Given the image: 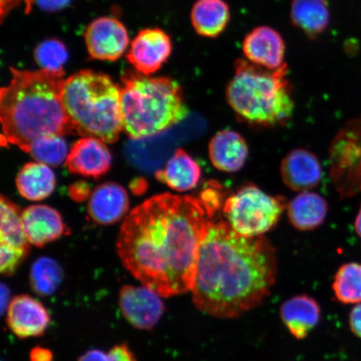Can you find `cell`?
Wrapping results in <instances>:
<instances>
[{
  "label": "cell",
  "instance_id": "obj_34",
  "mask_svg": "<svg viewBox=\"0 0 361 361\" xmlns=\"http://www.w3.org/2000/svg\"><path fill=\"white\" fill-rule=\"evenodd\" d=\"M30 361H53V354L51 350L44 347H35L30 351Z\"/></svg>",
  "mask_w": 361,
  "mask_h": 361
},
{
  "label": "cell",
  "instance_id": "obj_11",
  "mask_svg": "<svg viewBox=\"0 0 361 361\" xmlns=\"http://www.w3.org/2000/svg\"><path fill=\"white\" fill-rule=\"evenodd\" d=\"M159 296L147 286H126L120 291L121 312L135 328L150 331L164 312L165 306Z\"/></svg>",
  "mask_w": 361,
  "mask_h": 361
},
{
  "label": "cell",
  "instance_id": "obj_26",
  "mask_svg": "<svg viewBox=\"0 0 361 361\" xmlns=\"http://www.w3.org/2000/svg\"><path fill=\"white\" fill-rule=\"evenodd\" d=\"M332 288L336 299L341 303H361V264H343L334 278Z\"/></svg>",
  "mask_w": 361,
  "mask_h": 361
},
{
  "label": "cell",
  "instance_id": "obj_4",
  "mask_svg": "<svg viewBox=\"0 0 361 361\" xmlns=\"http://www.w3.org/2000/svg\"><path fill=\"white\" fill-rule=\"evenodd\" d=\"M288 74L287 64L271 71L238 59L226 90L228 105L247 124L263 128L286 124L295 110Z\"/></svg>",
  "mask_w": 361,
  "mask_h": 361
},
{
  "label": "cell",
  "instance_id": "obj_21",
  "mask_svg": "<svg viewBox=\"0 0 361 361\" xmlns=\"http://www.w3.org/2000/svg\"><path fill=\"white\" fill-rule=\"evenodd\" d=\"M291 224L300 231H310L319 227L326 220L329 206L322 196L312 192H302L287 205Z\"/></svg>",
  "mask_w": 361,
  "mask_h": 361
},
{
  "label": "cell",
  "instance_id": "obj_33",
  "mask_svg": "<svg viewBox=\"0 0 361 361\" xmlns=\"http://www.w3.org/2000/svg\"><path fill=\"white\" fill-rule=\"evenodd\" d=\"M71 0H35L38 6L45 11L52 12L62 10Z\"/></svg>",
  "mask_w": 361,
  "mask_h": 361
},
{
  "label": "cell",
  "instance_id": "obj_14",
  "mask_svg": "<svg viewBox=\"0 0 361 361\" xmlns=\"http://www.w3.org/2000/svg\"><path fill=\"white\" fill-rule=\"evenodd\" d=\"M111 162V152L105 142L97 137H85L71 147L66 164L72 173L97 178L110 170Z\"/></svg>",
  "mask_w": 361,
  "mask_h": 361
},
{
  "label": "cell",
  "instance_id": "obj_5",
  "mask_svg": "<svg viewBox=\"0 0 361 361\" xmlns=\"http://www.w3.org/2000/svg\"><path fill=\"white\" fill-rule=\"evenodd\" d=\"M123 130L138 140L164 132L188 115L182 87L169 78L128 73L121 87Z\"/></svg>",
  "mask_w": 361,
  "mask_h": 361
},
{
  "label": "cell",
  "instance_id": "obj_32",
  "mask_svg": "<svg viewBox=\"0 0 361 361\" xmlns=\"http://www.w3.org/2000/svg\"><path fill=\"white\" fill-rule=\"evenodd\" d=\"M349 324L354 335L361 338V303L356 305L350 311Z\"/></svg>",
  "mask_w": 361,
  "mask_h": 361
},
{
  "label": "cell",
  "instance_id": "obj_18",
  "mask_svg": "<svg viewBox=\"0 0 361 361\" xmlns=\"http://www.w3.org/2000/svg\"><path fill=\"white\" fill-rule=\"evenodd\" d=\"M209 155L216 169L234 173L245 166L248 157V147L240 134L234 130H224L212 137Z\"/></svg>",
  "mask_w": 361,
  "mask_h": 361
},
{
  "label": "cell",
  "instance_id": "obj_2",
  "mask_svg": "<svg viewBox=\"0 0 361 361\" xmlns=\"http://www.w3.org/2000/svg\"><path fill=\"white\" fill-rule=\"evenodd\" d=\"M277 275L274 248L263 236L238 234L212 220L198 255L193 302L216 318H235L259 306Z\"/></svg>",
  "mask_w": 361,
  "mask_h": 361
},
{
  "label": "cell",
  "instance_id": "obj_10",
  "mask_svg": "<svg viewBox=\"0 0 361 361\" xmlns=\"http://www.w3.org/2000/svg\"><path fill=\"white\" fill-rule=\"evenodd\" d=\"M173 51L170 36L160 29L140 31L130 44L126 58L138 73H155L169 60Z\"/></svg>",
  "mask_w": 361,
  "mask_h": 361
},
{
  "label": "cell",
  "instance_id": "obj_28",
  "mask_svg": "<svg viewBox=\"0 0 361 361\" xmlns=\"http://www.w3.org/2000/svg\"><path fill=\"white\" fill-rule=\"evenodd\" d=\"M69 149L62 135H48L36 140L28 153L35 160L51 166H59L66 161Z\"/></svg>",
  "mask_w": 361,
  "mask_h": 361
},
{
  "label": "cell",
  "instance_id": "obj_19",
  "mask_svg": "<svg viewBox=\"0 0 361 361\" xmlns=\"http://www.w3.org/2000/svg\"><path fill=\"white\" fill-rule=\"evenodd\" d=\"M281 314L288 331L298 340H302L319 322L320 307L313 298L297 295L284 302Z\"/></svg>",
  "mask_w": 361,
  "mask_h": 361
},
{
  "label": "cell",
  "instance_id": "obj_16",
  "mask_svg": "<svg viewBox=\"0 0 361 361\" xmlns=\"http://www.w3.org/2000/svg\"><path fill=\"white\" fill-rule=\"evenodd\" d=\"M21 218L27 239L36 247L56 240L66 231L61 214L51 207L30 206L23 212Z\"/></svg>",
  "mask_w": 361,
  "mask_h": 361
},
{
  "label": "cell",
  "instance_id": "obj_29",
  "mask_svg": "<svg viewBox=\"0 0 361 361\" xmlns=\"http://www.w3.org/2000/svg\"><path fill=\"white\" fill-rule=\"evenodd\" d=\"M35 60L43 70L64 71L68 60L66 45L58 39H47L39 44L34 52Z\"/></svg>",
  "mask_w": 361,
  "mask_h": 361
},
{
  "label": "cell",
  "instance_id": "obj_8",
  "mask_svg": "<svg viewBox=\"0 0 361 361\" xmlns=\"http://www.w3.org/2000/svg\"><path fill=\"white\" fill-rule=\"evenodd\" d=\"M332 177L342 197L361 192V116L338 134L331 152Z\"/></svg>",
  "mask_w": 361,
  "mask_h": 361
},
{
  "label": "cell",
  "instance_id": "obj_15",
  "mask_svg": "<svg viewBox=\"0 0 361 361\" xmlns=\"http://www.w3.org/2000/svg\"><path fill=\"white\" fill-rule=\"evenodd\" d=\"M281 177L288 188L306 192L318 186L322 178V166L312 152L303 148L293 149L281 162Z\"/></svg>",
  "mask_w": 361,
  "mask_h": 361
},
{
  "label": "cell",
  "instance_id": "obj_31",
  "mask_svg": "<svg viewBox=\"0 0 361 361\" xmlns=\"http://www.w3.org/2000/svg\"><path fill=\"white\" fill-rule=\"evenodd\" d=\"M107 355L109 361H137L133 352L126 344L112 347Z\"/></svg>",
  "mask_w": 361,
  "mask_h": 361
},
{
  "label": "cell",
  "instance_id": "obj_3",
  "mask_svg": "<svg viewBox=\"0 0 361 361\" xmlns=\"http://www.w3.org/2000/svg\"><path fill=\"white\" fill-rule=\"evenodd\" d=\"M11 71V82L0 92L3 142L28 152L39 138L75 134L62 102L64 71Z\"/></svg>",
  "mask_w": 361,
  "mask_h": 361
},
{
  "label": "cell",
  "instance_id": "obj_12",
  "mask_svg": "<svg viewBox=\"0 0 361 361\" xmlns=\"http://www.w3.org/2000/svg\"><path fill=\"white\" fill-rule=\"evenodd\" d=\"M243 52L247 61L274 71L286 63V42L281 33L269 26H259L248 33L243 42Z\"/></svg>",
  "mask_w": 361,
  "mask_h": 361
},
{
  "label": "cell",
  "instance_id": "obj_37",
  "mask_svg": "<svg viewBox=\"0 0 361 361\" xmlns=\"http://www.w3.org/2000/svg\"><path fill=\"white\" fill-rule=\"evenodd\" d=\"M21 0H1L0 3V7H1V20H4L8 13H10L13 8H15Z\"/></svg>",
  "mask_w": 361,
  "mask_h": 361
},
{
  "label": "cell",
  "instance_id": "obj_38",
  "mask_svg": "<svg viewBox=\"0 0 361 361\" xmlns=\"http://www.w3.org/2000/svg\"><path fill=\"white\" fill-rule=\"evenodd\" d=\"M8 301H10V290H8V288L6 286H4V284H2L1 286V310L2 313H4V310L8 309Z\"/></svg>",
  "mask_w": 361,
  "mask_h": 361
},
{
  "label": "cell",
  "instance_id": "obj_39",
  "mask_svg": "<svg viewBox=\"0 0 361 361\" xmlns=\"http://www.w3.org/2000/svg\"><path fill=\"white\" fill-rule=\"evenodd\" d=\"M355 228L356 233L361 238V206L357 216L355 219Z\"/></svg>",
  "mask_w": 361,
  "mask_h": 361
},
{
  "label": "cell",
  "instance_id": "obj_7",
  "mask_svg": "<svg viewBox=\"0 0 361 361\" xmlns=\"http://www.w3.org/2000/svg\"><path fill=\"white\" fill-rule=\"evenodd\" d=\"M286 207L283 197L271 196L255 185H247L225 201L223 212L226 222L234 231L245 237H259L277 224Z\"/></svg>",
  "mask_w": 361,
  "mask_h": 361
},
{
  "label": "cell",
  "instance_id": "obj_40",
  "mask_svg": "<svg viewBox=\"0 0 361 361\" xmlns=\"http://www.w3.org/2000/svg\"><path fill=\"white\" fill-rule=\"evenodd\" d=\"M23 1L25 3V13H29L30 12L31 7H32L34 0H23Z\"/></svg>",
  "mask_w": 361,
  "mask_h": 361
},
{
  "label": "cell",
  "instance_id": "obj_22",
  "mask_svg": "<svg viewBox=\"0 0 361 361\" xmlns=\"http://www.w3.org/2000/svg\"><path fill=\"white\" fill-rule=\"evenodd\" d=\"M290 20L310 39L318 38L331 22V12L326 0H293Z\"/></svg>",
  "mask_w": 361,
  "mask_h": 361
},
{
  "label": "cell",
  "instance_id": "obj_20",
  "mask_svg": "<svg viewBox=\"0 0 361 361\" xmlns=\"http://www.w3.org/2000/svg\"><path fill=\"white\" fill-rule=\"evenodd\" d=\"M231 20L225 0H197L191 11L193 29L202 37L215 39L222 35Z\"/></svg>",
  "mask_w": 361,
  "mask_h": 361
},
{
  "label": "cell",
  "instance_id": "obj_25",
  "mask_svg": "<svg viewBox=\"0 0 361 361\" xmlns=\"http://www.w3.org/2000/svg\"><path fill=\"white\" fill-rule=\"evenodd\" d=\"M0 203H1L0 243L1 245L29 251L30 243L27 239L24 228H23L19 209L4 196L1 197Z\"/></svg>",
  "mask_w": 361,
  "mask_h": 361
},
{
  "label": "cell",
  "instance_id": "obj_13",
  "mask_svg": "<svg viewBox=\"0 0 361 361\" xmlns=\"http://www.w3.org/2000/svg\"><path fill=\"white\" fill-rule=\"evenodd\" d=\"M51 323V316L42 302L28 295L13 297L8 307L7 324L20 338L44 335Z\"/></svg>",
  "mask_w": 361,
  "mask_h": 361
},
{
  "label": "cell",
  "instance_id": "obj_24",
  "mask_svg": "<svg viewBox=\"0 0 361 361\" xmlns=\"http://www.w3.org/2000/svg\"><path fill=\"white\" fill-rule=\"evenodd\" d=\"M16 185L22 197L30 201H40L55 190L56 175L47 164L30 162L18 174Z\"/></svg>",
  "mask_w": 361,
  "mask_h": 361
},
{
  "label": "cell",
  "instance_id": "obj_1",
  "mask_svg": "<svg viewBox=\"0 0 361 361\" xmlns=\"http://www.w3.org/2000/svg\"><path fill=\"white\" fill-rule=\"evenodd\" d=\"M215 213L200 197L161 194L126 216L117 252L135 278L161 297L192 290L198 255Z\"/></svg>",
  "mask_w": 361,
  "mask_h": 361
},
{
  "label": "cell",
  "instance_id": "obj_35",
  "mask_svg": "<svg viewBox=\"0 0 361 361\" xmlns=\"http://www.w3.org/2000/svg\"><path fill=\"white\" fill-rule=\"evenodd\" d=\"M89 188L85 183L75 184L71 188V196L75 200H83L89 195Z\"/></svg>",
  "mask_w": 361,
  "mask_h": 361
},
{
  "label": "cell",
  "instance_id": "obj_23",
  "mask_svg": "<svg viewBox=\"0 0 361 361\" xmlns=\"http://www.w3.org/2000/svg\"><path fill=\"white\" fill-rule=\"evenodd\" d=\"M201 177L200 165L183 149H178L165 169L156 173V178L160 182L178 192H187L195 188Z\"/></svg>",
  "mask_w": 361,
  "mask_h": 361
},
{
  "label": "cell",
  "instance_id": "obj_9",
  "mask_svg": "<svg viewBox=\"0 0 361 361\" xmlns=\"http://www.w3.org/2000/svg\"><path fill=\"white\" fill-rule=\"evenodd\" d=\"M85 42L94 60L116 61L128 49L129 36L123 23L115 18L101 17L88 25Z\"/></svg>",
  "mask_w": 361,
  "mask_h": 361
},
{
  "label": "cell",
  "instance_id": "obj_17",
  "mask_svg": "<svg viewBox=\"0 0 361 361\" xmlns=\"http://www.w3.org/2000/svg\"><path fill=\"white\" fill-rule=\"evenodd\" d=\"M128 207L129 197L125 188L111 182L94 189L90 197L88 213L94 222L109 225L123 219Z\"/></svg>",
  "mask_w": 361,
  "mask_h": 361
},
{
  "label": "cell",
  "instance_id": "obj_30",
  "mask_svg": "<svg viewBox=\"0 0 361 361\" xmlns=\"http://www.w3.org/2000/svg\"><path fill=\"white\" fill-rule=\"evenodd\" d=\"M0 250V271L7 276L15 274L29 252L6 245H1Z\"/></svg>",
  "mask_w": 361,
  "mask_h": 361
},
{
  "label": "cell",
  "instance_id": "obj_6",
  "mask_svg": "<svg viewBox=\"0 0 361 361\" xmlns=\"http://www.w3.org/2000/svg\"><path fill=\"white\" fill-rule=\"evenodd\" d=\"M62 102L75 134L114 143L123 130L121 87L110 76L81 71L64 80Z\"/></svg>",
  "mask_w": 361,
  "mask_h": 361
},
{
  "label": "cell",
  "instance_id": "obj_27",
  "mask_svg": "<svg viewBox=\"0 0 361 361\" xmlns=\"http://www.w3.org/2000/svg\"><path fill=\"white\" fill-rule=\"evenodd\" d=\"M62 277V269L57 262L43 257L36 260L31 268L30 286L39 295H51L60 286Z\"/></svg>",
  "mask_w": 361,
  "mask_h": 361
},
{
  "label": "cell",
  "instance_id": "obj_36",
  "mask_svg": "<svg viewBox=\"0 0 361 361\" xmlns=\"http://www.w3.org/2000/svg\"><path fill=\"white\" fill-rule=\"evenodd\" d=\"M78 361H109L108 355L100 350H90L80 356Z\"/></svg>",
  "mask_w": 361,
  "mask_h": 361
}]
</instances>
